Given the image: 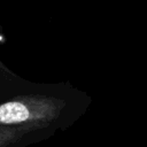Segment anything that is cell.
<instances>
[{
	"mask_svg": "<svg viewBox=\"0 0 147 147\" xmlns=\"http://www.w3.org/2000/svg\"><path fill=\"white\" fill-rule=\"evenodd\" d=\"M65 107L63 99L45 95H22L0 103V126L47 127Z\"/></svg>",
	"mask_w": 147,
	"mask_h": 147,
	"instance_id": "6da1fadb",
	"label": "cell"
},
{
	"mask_svg": "<svg viewBox=\"0 0 147 147\" xmlns=\"http://www.w3.org/2000/svg\"><path fill=\"white\" fill-rule=\"evenodd\" d=\"M31 131H34V129L28 126H0V147H9Z\"/></svg>",
	"mask_w": 147,
	"mask_h": 147,
	"instance_id": "7a4b0ae2",
	"label": "cell"
}]
</instances>
